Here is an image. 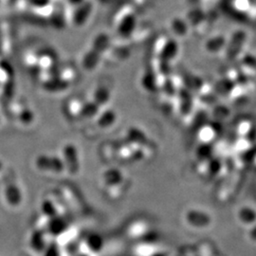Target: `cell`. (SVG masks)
<instances>
[{
    "label": "cell",
    "instance_id": "obj_1",
    "mask_svg": "<svg viewBox=\"0 0 256 256\" xmlns=\"http://www.w3.org/2000/svg\"><path fill=\"white\" fill-rule=\"evenodd\" d=\"M58 55L56 54L54 50L52 48L44 46L41 48H32L28 50L23 56V61L28 66H43L46 68H50L54 66L55 62L58 61Z\"/></svg>",
    "mask_w": 256,
    "mask_h": 256
}]
</instances>
